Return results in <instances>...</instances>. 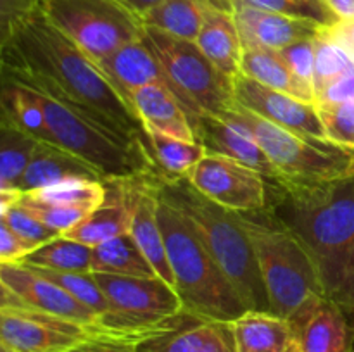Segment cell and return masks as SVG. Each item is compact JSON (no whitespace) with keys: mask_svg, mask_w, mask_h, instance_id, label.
Listing matches in <instances>:
<instances>
[{"mask_svg":"<svg viewBox=\"0 0 354 352\" xmlns=\"http://www.w3.org/2000/svg\"><path fill=\"white\" fill-rule=\"evenodd\" d=\"M23 264L52 271L92 273V247L61 235L31 252Z\"/></svg>","mask_w":354,"mask_h":352,"instance_id":"obj_29","label":"cell"},{"mask_svg":"<svg viewBox=\"0 0 354 352\" xmlns=\"http://www.w3.org/2000/svg\"><path fill=\"white\" fill-rule=\"evenodd\" d=\"M142 40L168 75L173 92L189 114L194 130L203 114L220 116L234 106V79L223 75L196 41L173 37L145 24Z\"/></svg>","mask_w":354,"mask_h":352,"instance_id":"obj_7","label":"cell"},{"mask_svg":"<svg viewBox=\"0 0 354 352\" xmlns=\"http://www.w3.org/2000/svg\"><path fill=\"white\" fill-rule=\"evenodd\" d=\"M40 141L0 117V190H16Z\"/></svg>","mask_w":354,"mask_h":352,"instance_id":"obj_28","label":"cell"},{"mask_svg":"<svg viewBox=\"0 0 354 352\" xmlns=\"http://www.w3.org/2000/svg\"><path fill=\"white\" fill-rule=\"evenodd\" d=\"M204 21V0H162L142 16L145 26L196 41Z\"/></svg>","mask_w":354,"mask_h":352,"instance_id":"obj_27","label":"cell"},{"mask_svg":"<svg viewBox=\"0 0 354 352\" xmlns=\"http://www.w3.org/2000/svg\"><path fill=\"white\" fill-rule=\"evenodd\" d=\"M158 219L183 309L209 323H232L248 313L244 300L189 219L161 197Z\"/></svg>","mask_w":354,"mask_h":352,"instance_id":"obj_4","label":"cell"},{"mask_svg":"<svg viewBox=\"0 0 354 352\" xmlns=\"http://www.w3.org/2000/svg\"><path fill=\"white\" fill-rule=\"evenodd\" d=\"M354 100V69L337 76L315 92V104H335Z\"/></svg>","mask_w":354,"mask_h":352,"instance_id":"obj_40","label":"cell"},{"mask_svg":"<svg viewBox=\"0 0 354 352\" xmlns=\"http://www.w3.org/2000/svg\"><path fill=\"white\" fill-rule=\"evenodd\" d=\"M69 179H99L106 182L95 168L57 145L40 141L30 166L16 185L17 192L45 188Z\"/></svg>","mask_w":354,"mask_h":352,"instance_id":"obj_20","label":"cell"},{"mask_svg":"<svg viewBox=\"0 0 354 352\" xmlns=\"http://www.w3.org/2000/svg\"><path fill=\"white\" fill-rule=\"evenodd\" d=\"M283 61L290 68V71L297 76L303 83L313 86L315 79V43L311 40H301L297 43L279 50Z\"/></svg>","mask_w":354,"mask_h":352,"instance_id":"obj_38","label":"cell"},{"mask_svg":"<svg viewBox=\"0 0 354 352\" xmlns=\"http://www.w3.org/2000/svg\"><path fill=\"white\" fill-rule=\"evenodd\" d=\"M325 30L354 57V19H341L334 26Z\"/></svg>","mask_w":354,"mask_h":352,"instance_id":"obj_44","label":"cell"},{"mask_svg":"<svg viewBox=\"0 0 354 352\" xmlns=\"http://www.w3.org/2000/svg\"><path fill=\"white\" fill-rule=\"evenodd\" d=\"M33 251H37L33 245L0 223V264H23Z\"/></svg>","mask_w":354,"mask_h":352,"instance_id":"obj_39","label":"cell"},{"mask_svg":"<svg viewBox=\"0 0 354 352\" xmlns=\"http://www.w3.org/2000/svg\"><path fill=\"white\" fill-rule=\"evenodd\" d=\"M158 206L159 195L158 188H156L154 176H145L142 179L137 211H135L130 233L135 238L138 247H140V251L144 252L147 261L151 262L152 268L156 269L159 278L175 286V278H173L171 266H169L165 237H162L161 226H159Z\"/></svg>","mask_w":354,"mask_h":352,"instance_id":"obj_21","label":"cell"},{"mask_svg":"<svg viewBox=\"0 0 354 352\" xmlns=\"http://www.w3.org/2000/svg\"><path fill=\"white\" fill-rule=\"evenodd\" d=\"M24 197L37 202L52 204L62 207H82V209H95L106 197V186L99 179H69L57 185L45 188L24 192Z\"/></svg>","mask_w":354,"mask_h":352,"instance_id":"obj_30","label":"cell"},{"mask_svg":"<svg viewBox=\"0 0 354 352\" xmlns=\"http://www.w3.org/2000/svg\"><path fill=\"white\" fill-rule=\"evenodd\" d=\"M118 2H121L124 7H128L131 12L138 14V16L142 17L145 12H149V10L154 9L156 6H159L162 0H118Z\"/></svg>","mask_w":354,"mask_h":352,"instance_id":"obj_46","label":"cell"},{"mask_svg":"<svg viewBox=\"0 0 354 352\" xmlns=\"http://www.w3.org/2000/svg\"><path fill=\"white\" fill-rule=\"evenodd\" d=\"M92 273L154 278L156 269L140 251L131 233L120 235L92 247Z\"/></svg>","mask_w":354,"mask_h":352,"instance_id":"obj_26","label":"cell"},{"mask_svg":"<svg viewBox=\"0 0 354 352\" xmlns=\"http://www.w3.org/2000/svg\"><path fill=\"white\" fill-rule=\"evenodd\" d=\"M201 352H237L230 323H214L211 337Z\"/></svg>","mask_w":354,"mask_h":352,"instance_id":"obj_43","label":"cell"},{"mask_svg":"<svg viewBox=\"0 0 354 352\" xmlns=\"http://www.w3.org/2000/svg\"><path fill=\"white\" fill-rule=\"evenodd\" d=\"M196 138L207 154L225 155L242 162L261 173L272 185H280L279 173L248 128L213 114H203L196 123Z\"/></svg>","mask_w":354,"mask_h":352,"instance_id":"obj_16","label":"cell"},{"mask_svg":"<svg viewBox=\"0 0 354 352\" xmlns=\"http://www.w3.org/2000/svg\"><path fill=\"white\" fill-rule=\"evenodd\" d=\"M0 223L6 224L7 228H10L17 237L26 240L28 244L33 245L35 248L41 247V245L47 244V242L61 237V233H57V231H54L52 228H48L47 224L38 221L33 214L28 213V211L24 209V207H21L17 202L7 207V209L0 211Z\"/></svg>","mask_w":354,"mask_h":352,"instance_id":"obj_36","label":"cell"},{"mask_svg":"<svg viewBox=\"0 0 354 352\" xmlns=\"http://www.w3.org/2000/svg\"><path fill=\"white\" fill-rule=\"evenodd\" d=\"M230 3L244 48L263 47L282 50L301 40H311L324 28L311 21L258 9L241 0H230Z\"/></svg>","mask_w":354,"mask_h":352,"instance_id":"obj_15","label":"cell"},{"mask_svg":"<svg viewBox=\"0 0 354 352\" xmlns=\"http://www.w3.org/2000/svg\"><path fill=\"white\" fill-rule=\"evenodd\" d=\"M351 321H353V324H354V320H351Z\"/></svg>","mask_w":354,"mask_h":352,"instance_id":"obj_48","label":"cell"},{"mask_svg":"<svg viewBox=\"0 0 354 352\" xmlns=\"http://www.w3.org/2000/svg\"><path fill=\"white\" fill-rule=\"evenodd\" d=\"M328 140L354 148V100L315 104Z\"/></svg>","mask_w":354,"mask_h":352,"instance_id":"obj_35","label":"cell"},{"mask_svg":"<svg viewBox=\"0 0 354 352\" xmlns=\"http://www.w3.org/2000/svg\"><path fill=\"white\" fill-rule=\"evenodd\" d=\"M196 43L223 75L237 78L244 45L230 0H204V21Z\"/></svg>","mask_w":354,"mask_h":352,"instance_id":"obj_17","label":"cell"},{"mask_svg":"<svg viewBox=\"0 0 354 352\" xmlns=\"http://www.w3.org/2000/svg\"><path fill=\"white\" fill-rule=\"evenodd\" d=\"M315 43V79L313 90H320L337 76L354 69V57L322 28L313 38Z\"/></svg>","mask_w":354,"mask_h":352,"instance_id":"obj_32","label":"cell"},{"mask_svg":"<svg viewBox=\"0 0 354 352\" xmlns=\"http://www.w3.org/2000/svg\"><path fill=\"white\" fill-rule=\"evenodd\" d=\"M145 148L158 169V178L189 176L207 154L201 141L182 140L149 130H145Z\"/></svg>","mask_w":354,"mask_h":352,"instance_id":"obj_25","label":"cell"},{"mask_svg":"<svg viewBox=\"0 0 354 352\" xmlns=\"http://www.w3.org/2000/svg\"><path fill=\"white\" fill-rule=\"evenodd\" d=\"M158 195L192 224L249 311H268L270 300L254 247L239 213L213 202L183 178H154Z\"/></svg>","mask_w":354,"mask_h":352,"instance_id":"obj_3","label":"cell"},{"mask_svg":"<svg viewBox=\"0 0 354 352\" xmlns=\"http://www.w3.org/2000/svg\"><path fill=\"white\" fill-rule=\"evenodd\" d=\"M289 352H301L299 345H297V344H296V342H294V345H292V347H290V349H289Z\"/></svg>","mask_w":354,"mask_h":352,"instance_id":"obj_47","label":"cell"},{"mask_svg":"<svg viewBox=\"0 0 354 352\" xmlns=\"http://www.w3.org/2000/svg\"><path fill=\"white\" fill-rule=\"evenodd\" d=\"M214 323L194 320L183 326L149 338L137 345L138 352H201L211 337Z\"/></svg>","mask_w":354,"mask_h":352,"instance_id":"obj_31","label":"cell"},{"mask_svg":"<svg viewBox=\"0 0 354 352\" xmlns=\"http://www.w3.org/2000/svg\"><path fill=\"white\" fill-rule=\"evenodd\" d=\"M2 76L38 86L83 109L120 137L145 144L144 124L133 107L40 7L2 30Z\"/></svg>","mask_w":354,"mask_h":352,"instance_id":"obj_1","label":"cell"},{"mask_svg":"<svg viewBox=\"0 0 354 352\" xmlns=\"http://www.w3.org/2000/svg\"><path fill=\"white\" fill-rule=\"evenodd\" d=\"M130 104L140 117L144 130L158 131L182 140H197L189 114L169 86H142L133 92Z\"/></svg>","mask_w":354,"mask_h":352,"instance_id":"obj_19","label":"cell"},{"mask_svg":"<svg viewBox=\"0 0 354 352\" xmlns=\"http://www.w3.org/2000/svg\"><path fill=\"white\" fill-rule=\"evenodd\" d=\"M230 328L237 352H289L296 342L289 321L268 311H248Z\"/></svg>","mask_w":354,"mask_h":352,"instance_id":"obj_22","label":"cell"},{"mask_svg":"<svg viewBox=\"0 0 354 352\" xmlns=\"http://www.w3.org/2000/svg\"><path fill=\"white\" fill-rule=\"evenodd\" d=\"M144 178L145 176L106 179V197L102 202L69 230L66 237L95 247L111 238L130 233Z\"/></svg>","mask_w":354,"mask_h":352,"instance_id":"obj_13","label":"cell"},{"mask_svg":"<svg viewBox=\"0 0 354 352\" xmlns=\"http://www.w3.org/2000/svg\"><path fill=\"white\" fill-rule=\"evenodd\" d=\"M328 299L334 300L348 314L349 320H354V244L351 247V252H349L341 283H339L337 290Z\"/></svg>","mask_w":354,"mask_h":352,"instance_id":"obj_41","label":"cell"},{"mask_svg":"<svg viewBox=\"0 0 354 352\" xmlns=\"http://www.w3.org/2000/svg\"><path fill=\"white\" fill-rule=\"evenodd\" d=\"M40 9L95 64L144 37L142 17L118 0H41Z\"/></svg>","mask_w":354,"mask_h":352,"instance_id":"obj_8","label":"cell"},{"mask_svg":"<svg viewBox=\"0 0 354 352\" xmlns=\"http://www.w3.org/2000/svg\"><path fill=\"white\" fill-rule=\"evenodd\" d=\"M234 95L239 106L277 126L310 137L327 138L315 104L303 102L296 97L268 88L242 75L234 79Z\"/></svg>","mask_w":354,"mask_h":352,"instance_id":"obj_12","label":"cell"},{"mask_svg":"<svg viewBox=\"0 0 354 352\" xmlns=\"http://www.w3.org/2000/svg\"><path fill=\"white\" fill-rule=\"evenodd\" d=\"M2 306H23L40 313L93 328L99 316L66 292L57 283L26 264H0ZM95 337V335H93Z\"/></svg>","mask_w":354,"mask_h":352,"instance_id":"obj_11","label":"cell"},{"mask_svg":"<svg viewBox=\"0 0 354 352\" xmlns=\"http://www.w3.org/2000/svg\"><path fill=\"white\" fill-rule=\"evenodd\" d=\"M239 75L251 78L268 88L279 90V92L292 95L303 102L315 104L313 86L301 81L279 50L263 47H248L242 52L241 72Z\"/></svg>","mask_w":354,"mask_h":352,"instance_id":"obj_23","label":"cell"},{"mask_svg":"<svg viewBox=\"0 0 354 352\" xmlns=\"http://www.w3.org/2000/svg\"><path fill=\"white\" fill-rule=\"evenodd\" d=\"M254 247L270 300V313L290 320L304 306L327 297L320 271L299 238L266 207L239 213Z\"/></svg>","mask_w":354,"mask_h":352,"instance_id":"obj_5","label":"cell"},{"mask_svg":"<svg viewBox=\"0 0 354 352\" xmlns=\"http://www.w3.org/2000/svg\"><path fill=\"white\" fill-rule=\"evenodd\" d=\"M97 66L128 104L133 92L142 86L166 85L171 88L168 75L144 40L124 45Z\"/></svg>","mask_w":354,"mask_h":352,"instance_id":"obj_18","label":"cell"},{"mask_svg":"<svg viewBox=\"0 0 354 352\" xmlns=\"http://www.w3.org/2000/svg\"><path fill=\"white\" fill-rule=\"evenodd\" d=\"M17 204L24 207L28 213L33 214L38 221H41V223L47 224L48 228H52V230L61 235H66L69 230H73L90 213V209H82V207H62L37 202V200L24 197L23 193H21Z\"/></svg>","mask_w":354,"mask_h":352,"instance_id":"obj_37","label":"cell"},{"mask_svg":"<svg viewBox=\"0 0 354 352\" xmlns=\"http://www.w3.org/2000/svg\"><path fill=\"white\" fill-rule=\"evenodd\" d=\"M339 19H354V0H324Z\"/></svg>","mask_w":354,"mask_h":352,"instance_id":"obj_45","label":"cell"},{"mask_svg":"<svg viewBox=\"0 0 354 352\" xmlns=\"http://www.w3.org/2000/svg\"><path fill=\"white\" fill-rule=\"evenodd\" d=\"M266 207L306 247L330 297L354 244V176L315 185L270 183Z\"/></svg>","mask_w":354,"mask_h":352,"instance_id":"obj_2","label":"cell"},{"mask_svg":"<svg viewBox=\"0 0 354 352\" xmlns=\"http://www.w3.org/2000/svg\"><path fill=\"white\" fill-rule=\"evenodd\" d=\"M187 178L203 195L234 213H252L268 206V179L225 155L206 154Z\"/></svg>","mask_w":354,"mask_h":352,"instance_id":"obj_10","label":"cell"},{"mask_svg":"<svg viewBox=\"0 0 354 352\" xmlns=\"http://www.w3.org/2000/svg\"><path fill=\"white\" fill-rule=\"evenodd\" d=\"M301 352H353L354 324L328 297H320L287 320Z\"/></svg>","mask_w":354,"mask_h":352,"instance_id":"obj_14","label":"cell"},{"mask_svg":"<svg viewBox=\"0 0 354 352\" xmlns=\"http://www.w3.org/2000/svg\"><path fill=\"white\" fill-rule=\"evenodd\" d=\"M241 2L296 19L311 21L324 28H330L341 21L325 6L324 0H241Z\"/></svg>","mask_w":354,"mask_h":352,"instance_id":"obj_34","label":"cell"},{"mask_svg":"<svg viewBox=\"0 0 354 352\" xmlns=\"http://www.w3.org/2000/svg\"><path fill=\"white\" fill-rule=\"evenodd\" d=\"M0 109H2L0 117L10 121L14 126L37 138L38 141L54 145V137L47 126L40 100L30 86L2 76Z\"/></svg>","mask_w":354,"mask_h":352,"instance_id":"obj_24","label":"cell"},{"mask_svg":"<svg viewBox=\"0 0 354 352\" xmlns=\"http://www.w3.org/2000/svg\"><path fill=\"white\" fill-rule=\"evenodd\" d=\"M218 117L248 128L280 176V185H315L354 176V148L286 130L237 102Z\"/></svg>","mask_w":354,"mask_h":352,"instance_id":"obj_6","label":"cell"},{"mask_svg":"<svg viewBox=\"0 0 354 352\" xmlns=\"http://www.w3.org/2000/svg\"><path fill=\"white\" fill-rule=\"evenodd\" d=\"M353 352H354V351H353Z\"/></svg>","mask_w":354,"mask_h":352,"instance_id":"obj_49","label":"cell"},{"mask_svg":"<svg viewBox=\"0 0 354 352\" xmlns=\"http://www.w3.org/2000/svg\"><path fill=\"white\" fill-rule=\"evenodd\" d=\"M93 337L88 326L23 306H0V352H68Z\"/></svg>","mask_w":354,"mask_h":352,"instance_id":"obj_9","label":"cell"},{"mask_svg":"<svg viewBox=\"0 0 354 352\" xmlns=\"http://www.w3.org/2000/svg\"><path fill=\"white\" fill-rule=\"evenodd\" d=\"M68 352H138L137 345L114 338H86Z\"/></svg>","mask_w":354,"mask_h":352,"instance_id":"obj_42","label":"cell"},{"mask_svg":"<svg viewBox=\"0 0 354 352\" xmlns=\"http://www.w3.org/2000/svg\"><path fill=\"white\" fill-rule=\"evenodd\" d=\"M28 266V264H26ZM33 268V266H31ZM41 276L48 278L50 282L57 283L61 289L71 293L76 300L92 309L97 316H102L109 311V302L104 295L102 289L97 283L93 273H71V271H52V269L33 268Z\"/></svg>","mask_w":354,"mask_h":352,"instance_id":"obj_33","label":"cell"}]
</instances>
